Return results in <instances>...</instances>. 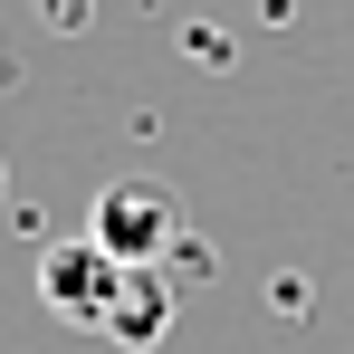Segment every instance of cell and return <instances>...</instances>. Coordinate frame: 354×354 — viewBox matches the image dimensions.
Here are the masks:
<instances>
[{"label": "cell", "mask_w": 354, "mask_h": 354, "mask_svg": "<svg viewBox=\"0 0 354 354\" xmlns=\"http://www.w3.org/2000/svg\"><path fill=\"white\" fill-rule=\"evenodd\" d=\"M86 239L115 259V268H163L182 249V192L153 173H124L96 192V211H86Z\"/></svg>", "instance_id": "1"}, {"label": "cell", "mask_w": 354, "mask_h": 354, "mask_svg": "<svg viewBox=\"0 0 354 354\" xmlns=\"http://www.w3.org/2000/svg\"><path fill=\"white\" fill-rule=\"evenodd\" d=\"M115 288H124V268L96 249V239H58V249L39 259V306L67 316V326H106Z\"/></svg>", "instance_id": "2"}, {"label": "cell", "mask_w": 354, "mask_h": 354, "mask_svg": "<svg viewBox=\"0 0 354 354\" xmlns=\"http://www.w3.org/2000/svg\"><path fill=\"white\" fill-rule=\"evenodd\" d=\"M96 335H115V345H163L173 335V278L163 268H124V288H115V306H106V326Z\"/></svg>", "instance_id": "3"}, {"label": "cell", "mask_w": 354, "mask_h": 354, "mask_svg": "<svg viewBox=\"0 0 354 354\" xmlns=\"http://www.w3.org/2000/svg\"><path fill=\"white\" fill-rule=\"evenodd\" d=\"M48 19H58V29H77V19H86V0H48Z\"/></svg>", "instance_id": "4"}]
</instances>
